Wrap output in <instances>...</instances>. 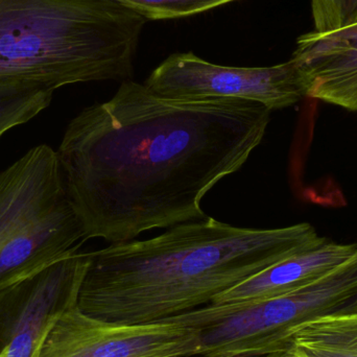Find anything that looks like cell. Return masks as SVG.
I'll use <instances>...</instances> for the list:
<instances>
[{"mask_svg":"<svg viewBox=\"0 0 357 357\" xmlns=\"http://www.w3.org/2000/svg\"><path fill=\"white\" fill-rule=\"evenodd\" d=\"M89 253H75L0 291V357H38L59 317L77 305Z\"/></svg>","mask_w":357,"mask_h":357,"instance_id":"obj_8","label":"cell"},{"mask_svg":"<svg viewBox=\"0 0 357 357\" xmlns=\"http://www.w3.org/2000/svg\"><path fill=\"white\" fill-rule=\"evenodd\" d=\"M291 345L305 357H357V312L306 323L294 333Z\"/></svg>","mask_w":357,"mask_h":357,"instance_id":"obj_11","label":"cell"},{"mask_svg":"<svg viewBox=\"0 0 357 357\" xmlns=\"http://www.w3.org/2000/svg\"><path fill=\"white\" fill-rule=\"evenodd\" d=\"M262 357H305L302 356L294 346L287 348V349L280 350V351L274 352L268 356Z\"/></svg>","mask_w":357,"mask_h":357,"instance_id":"obj_15","label":"cell"},{"mask_svg":"<svg viewBox=\"0 0 357 357\" xmlns=\"http://www.w3.org/2000/svg\"><path fill=\"white\" fill-rule=\"evenodd\" d=\"M52 90L23 82H0V138L50 106Z\"/></svg>","mask_w":357,"mask_h":357,"instance_id":"obj_12","label":"cell"},{"mask_svg":"<svg viewBox=\"0 0 357 357\" xmlns=\"http://www.w3.org/2000/svg\"><path fill=\"white\" fill-rule=\"evenodd\" d=\"M199 331L159 321L109 322L77 306L63 312L46 335L38 357H192L199 356Z\"/></svg>","mask_w":357,"mask_h":357,"instance_id":"obj_7","label":"cell"},{"mask_svg":"<svg viewBox=\"0 0 357 357\" xmlns=\"http://www.w3.org/2000/svg\"><path fill=\"white\" fill-rule=\"evenodd\" d=\"M314 31L326 33L357 23V0H310Z\"/></svg>","mask_w":357,"mask_h":357,"instance_id":"obj_14","label":"cell"},{"mask_svg":"<svg viewBox=\"0 0 357 357\" xmlns=\"http://www.w3.org/2000/svg\"><path fill=\"white\" fill-rule=\"evenodd\" d=\"M271 112L238 98H165L123 81L69 123L56 151L86 239L125 243L205 218L202 199L247 162Z\"/></svg>","mask_w":357,"mask_h":357,"instance_id":"obj_1","label":"cell"},{"mask_svg":"<svg viewBox=\"0 0 357 357\" xmlns=\"http://www.w3.org/2000/svg\"><path fill=\"white\" fill-rule=\"evenodd\" d=\"M357 243H326L289 256L220 294L211 303L228 304L270 299L301 289L351 257Z\"/></svg>","mask_w":357,"mask_h":357,"instance_id":"obj_10","label":"cell"},{"mask_svg":"<svg viewBox=\"0 0 357 357\" xmlns=\"http://www.w3.org/2000/svg\"><path fill=\"white\" fill-rule=\"evenodd\" d=\"M327 241L308 222L251 229L206 216L154 238L112 243L89 253L77 307L123 324L169 320Z\"/></svg>","mask_w":357,"mask_h":357,"instance_id":"obj_2","label":"cell"},{"mask_svg":"<svg viewBox=\"0 0 357 357\" xmlns=\"http://www.w3.org/2000/svg\"><path fill=\"white\" fill-rule=\"evenodd\" d=\"M357 312V250L343 264L291 293L197 310L204 357H262L291 347L294 333L317 319Z\"/></svg>","mask_w":357,"mask_h":357,"instance_id":"obj_5","label":"cell"},{"mask_svg":"<svg viewBox=\"0 0 357 357\" xmlns=\"http://www.w3.org/2000/svg\"><path fill=\"white\" fill-rule=\"evenodd\" d=\"M146 22L115 0H0V82L129 79Z\"/></svg>","mask_w":357,"mask_h":357,"instance_id":"obj_3","label":"cell"},{"mask_svg":"<svg viewBox=\"0 0 357 357\" xmlns=\"http://www.w3.org/2000/svg\"><path fill=\"white\" fill-rule=\"evenodd\" d=\"M146 20L183 18L201 14L236 0H115Z\"/></svg>","mask_w":357,"mask_h":357,"instance_id":"obj_13","label":"cell"},{"mask_svg":"<svg viewBox=\"0 0 357 357\" xmlns=\"http://www.w3.org/2000/svg\"><path fill=\"white\" fill-rule=\"evenodd\" d=\"M192 357H199V356H192Z\"/></svg>","mask_w":357,"mask_h":357,"instance_id":"obj_16","label":"cell"},{"mask_svg":"<svg viewBox=\"0 0 357 357\" xmlns=\"http://www.w3.org/2000/svg\"><path fill=\"white\" fill-rule=\"evenodd\" d=\"M307 98L357 111V23L335 31L300 36L291 58Z\"/></svg>","mask_w":357,"mask_h":357,"instance_id":"obj_9","label":"cell"},{"mask_svg":"<svg viewBox=\"0 0 357 357\" xmlns=\"http://www.w3.org/2000/svg\"><path fill=\"white\" fill-rule=\"evenodd\" d=\"M144 85L165 98H238L259 102L271 111L295 106L307 98L303 75L293 59L270 67H232L207 62L192 52L174 54Z\"/></svg>","mask_w":357,"mask_h":357,"instance_id":"obj_6","label":"cell"},{"mask_svg":"<svg viewBox=\"0 0 357 357\" xmlns=\"http://www.w3.org/2000/svg\"><path fill=\"white\" fill-rule=\"evenodd\" d=\"M85 239L54 149L33 146L0 172V291L75 253Z\"/></svg>","mask_w":357,"mask_h":357,"instance_id":"obj_4","label":"cell"}]
</instances>
